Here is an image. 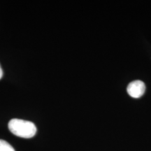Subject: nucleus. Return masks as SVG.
<instances>
[{"label":"nucleus","mask_w":151,"mask_h":151,"mask_svg":"<svg viewBox=\"0 0 151 151\" xmlns=\"http://www.w3.org/2000/svg\"><path fill=\"white\" fill-rule=\"evenodd\" d=\"M9 129L14 135L24 139L35 137L37 133V127L33 122L20 119L11 120L9 122Z\"/></svg>","instance_id":"nucleus-1"},{"label":"nucleus","mask_w":151,"mask_h":151,"mask_svg":"<svg viewBox=\"0 0 151 151\" xmlns=\"http://www.w3.org/2000/svg\"><path fill=\"white\" fill-rule=\"evenodd\" d=\"M127 93L132 98L138 99L143 95L146 91V85L141 81H134L128 85Z\"/></svg>","instance_id":"nucleus-2"},{"label":"nucleus","mask_w":151,"mask_h":151,"mask_svg":"<svg viewBox=\"0 0 151 151\" xmlns=\"http://www.w3.org/2000/svg\"><path fill=\"white\" fill-rule=\"evenodd\" d=\"M0 151H15V150L7 141L0 139Z\"/></svg>","instance_id":"nucleus-3"},{"label":"nucleus","mask_w":151,"mask_h":151,"mask_svg":"<svg viewBox=\"0 0 151 151\" xmlns=\"http://www.w3.org/2000/svg\"><path fill=\"white\" fill-rule=\"evenodd\" d=\"M2 76H3V71H2V69H1V66H0V79L1 78Z\"/></svg>","instance_id":"nucleus-4"}]
</instances>
